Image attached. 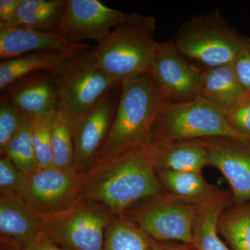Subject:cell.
<instances>
[{"instance_id": "6da1fadb", "label": "cell", "mask_w": 250, "mask_h": 250, "mask_svg": "<svg viewBox=\"0 0 250 250\" xmlns=\"http://www.w3.org/2000/svg\"><path fill=\"white\" fill-rule=\"evenodd\" d=\"M164 193L149 140L122 154L100 159L81 175L80 200L100 204L118 216Z\"/></svg>"}, {"instance_id": "7a4b0ae2", "label": "cell", "mask_w": 250, "mask_h": 250, "mask_svg": "<svg viewBox=\"0 0 250 250\" xmlns=\"http://www.w3.org/2000/svg\"><path fill=\"white\" fill-rule=\"evenodd\" d=\"M164 102L149 74L123 81L114 118L98 160L147 142Z\"/></svg>"}, {"instance_id": "3957f363", "label": "cell", "mask_w": 250, "mask_h": 250, "mask_svg": "<svg viewBox=\"0 0 250 250\" xmlns=\"http://www.w3.org/2000/svg\"><path fill=\"white\" fill-rule=\"evenodd\" d=\"M155 29L154 18L134 14L92 49L95 62L119 83L147 73L159 43L154 38Z\"/></svg>"}, {"instance_id": "277c9868", "label": "cell", "mask_w": 250, "mask_h": 250, "mask_svg": "<svg viewBox=\"0 0 250 250\" xmlns=\"http://www.w3.org/2000/svg\"><path fill=\"white\" fill-rule=\"evenodd\" d=\"M172 40L188 58L212 68L233 64L250 37L242 35L214 11L188 20Z\"/></svg>"}, {"instance_id": "5b68a950", "label": "cell", "mask_w": 250, "mask_h": 250, "mask_svg": "<svg viewBox=\"0 0 250 250\" xmlns=\"http://www.w3.org/2000/svg\"><path fill=\"white\" fill-rule=\"evenodd\" d=\"M214 137L243 139L230 127L223 112L200 97L185 103L164 101L149 139L172 142Z\"/></svg>"}, {"instance_id": "8992f818", "label": "cell", "mask_w": 250, "mask_h": 250, "mask_svg": "<svg viewBox=\"0 0 250 250\" xmlns=\"http://www.w3.org/2000/svg\"><path fill=\"white\" fill-rule=\"evenodd\" d=\"M51 73L58 94V111L67 115L72 123L121 84L98 67L92 49L74 54Z\"/></svg>"}, {"instance_id": "52a82bcc", "label": "cell", "mask_w": 250, "mask_h": 250, "mask_svg": "<svg viewBox=\"0 0 250 250\" xmlns=\"http://www.w3.org/2000/svg\"><path fill=\"white\" fill-rule=\"evenodd\" d=\"M203 205L184 201L165 192L121 216L134 223L154 241L193 244L194 223Z\"/></svg>"}, {"instance_id": "ba28073f", "label": "cell", "mask_w": 250, "mask_h": 250, "mask_svg": "<svg viewBox=\"0 0 250 250\" xmlns=\"http://www.w3.org/2000/svg\"><path fill=\"white\" fill-rule=\"evenodd\" d=\"M116 216L100 204L80 200L69 209L45 218L43 234L69 250H103L106 229Z\"/></svg>"}, {"instance_id": "9c48e42d", "label": "cell", "mask_w": 250, "mask_h": 250, "mask_svg": "<svg viewBox=\"0 0 250 250\" xmlns=\"http://www.w3.org/2000/svg\"><path fill=\"white\" fill-rule=\"evenodd\" d=\"M203 71L170 40L159 42L147 73L164 101L185 103L200 98Z\"/></svg>"}, {"instance_id": "30bf717a", "label": "cell", "mask_w": 250, "mask_h": 250, "mask_svg": "<svg viewBox=\"0 0 250 250\" xmlns=\"http://www.w3.org/2000/svg\"><path fill=\"white\" fill-rule=\"evenodd\" d=\"M81 174L75 170L38 167L28 174L22 198L38 214L49 218L80 200Z\"/></svg>"}, {"instance_id": "8fae6325", "label": "cell", "mask_w": 250, "mask_h": 250, "mask_svg": "<svg viewBox=\"0 0 250 250\" xmlns=\"http://www.w3.org/2000/svg\"><path fill=\"white\" fill-rule=\"evenodd\" d=\"M121 84L112 88L83 116L72 123L75 169L85 173L98 161L114 118Z\"/></svg>"}, {"instance_id": "7c38bea8", "label": "cell", "mask_w": 250, "mask_h": 250, "mask_svg": "<svg viewBox=\"0 0 250 250\" xmlns=\"http://www.w3.org/2000/svg\"><path fill=\"white\" fill-rule=\"evenodd\" d=\"M133 15L108 7L98 0H67L54 32L70 42L89 40L99 43Z\"/></svg>"}, {"instance_id": "4fadbf2b", "label": "cell", "mask_w": 250, "mask_h": 250, "mask_svg": "<svg viewBox=\"0 0 250 250\" xmlns=\"http://www.w3.org/2000/svg\"><path fill=\"white\" fill-rule=\"evenodd\" d=\"M208 152L210 166L221 172L235 204L250 202V141L232 137L198 139Z\"/></svg>"}, {"instance_id": "5bb4252c", "label": "cell", "mask_w": 250, "mask_h": 250, "mask_svg": "<svg viewBox=\"0 0 250 250\" xmlns=\"http://www.w3.org/2000/svg\"><path fill=\"white\" fill-rule=\"evenodd\" d=\"M1 93L29 118L52 116L58 111V94L52 73L41 71L16 80Z\"/></svg>"}, {"instance_id": "9a60e30c", "label": "cell", "mask_w": 250, "mask_h": 250, "mask_svg": "<svg viewBox=\"0 0 250 250\" xmlns=\"http://www.w3.org/2000/svg\"><path fill=\"white\" fill-rule=\"evenodd\" d=\"M90 49L89 45L70 42L55 32L38 31L20 25L0 26L1 61L39 51L79 53Z\"/></svg>"}, {"instance_id": "2e32d148", "label": "cell", "mask_w": 250, "mask_h": 250, "mask_svg": "<svg viewBox=\"0 0 250 250\" xmlns=\"http://www.w3.org/2000/svg\"><path fill=\"white\" fill-rule=\"evenodd\" d=\"M45 220L21 197L0 195L1 240L18 248L43 233Z\"/></svg>"}, {"instance_id": "e0dca14e", "label": "cell", "mask_w": 250, "mask_h": 250, "mask_svg": "<svg viewBox=\"0 0 250 250\" xmlns=\"http://www.w3.org/2000/svg\"><path fill=\"white\" fill-rule=\"evenodd\" d=\"M156 172H198L210 166L208 152L198 139L156 142L151 141Z\"/></svg>"}, {"instance_id": "ac0fdd59", "label": "cell", "mask_w": 250, "mask_h": 250, "mask_svg": "<svg viewBox=\"0 0 250 250\" xmlns=\"http://www.w3.org/2000/svg\"><path fill=\"white\" fill-rule=\"evenodd\" d=\"M237 77L233 64L204 69L201 98L224 114L248 96Z\"/></svg>"}, {"instance_id": "d6986e66", "label": "cell", "mask_w": 250, "mask_h": 250, "mask_svg": "<svg viewBox=\"0 0 250 250\" xmlns=\"http://www.w3.org/2000/svg\"><path fill=\"white\" fill-rule=\"evenodd\" d=\"M156 173L166 193L184 201L206 205L225 192L208 183L201 172L159 171Z\"/></svg>"}, {"instance_id": "ffe728a7", "label": "cell", "mask_w": 250, "mask_h": 250, "mask_svg": "<svg viewBox=\"0 0 250 250\" xmlns=\"http://www.w3.org/2000/svg\"><path fill=\"white\" fill-rule=\"evenodd\" d=\"M76 54L78 53L54 50L39 51L1 61L0 90L2 91L16 80L30 74L53 71L65 60Z\"/></svg>"}, {"instance_id": "44dd1931", "label": "cell", "mask_w": 250, "mask_h": 250, "mask_svg": "<svg viewBox=\"0 0 250 250\" xmlns=\"http://www.w3.org/2000/svg\"><path fill=\"white\" fill-rule=\"evenodd\" d=\"M233 202L231 193L224 192L202 206L193 226V243L197 250H230L220 239L218 230L220 215Z\"/></svg>"}, {"instance_id": "7402d4cb", "label": "cell", "mask_w": 250, "mask_h": 250, "mask_svg": "<svg viewBox=\"0 0 250 250\" xmlns=\"http://www.w3.org/2000/svg\"><path fill=\"white\" fill-rule=\"evenodd\" d=\"M66 1L67 0H21L12 25L54 32L62 19Z\"/></svg>"}, {"instance_id": "603a6c76", "label": "cell", "mask_w": 250, "mask_h": 250, "mask_svg": "<svg viewBox=\"0 0 250 250\" xmlns=\"http://www.w3.org/2000/svg\"><path fill=\"white\" fill-rule=\"evenodd\" d=\"M230 206L219 216V234L233 250H250V202Z\"/></svg>"}, {"instance_id": "cb8c5ba5", "label": "cell", "mask_w": 250, "mask_h": 250, "mask_svg": "<svg viewBox=\"0 0 250 250\" xmlns=\"http://www.w3.org/2000/svg\"><path fill=\"white\" fill-rule=\"evenodd\" d=\"M152 243L134 223L116 215L106 229L103 250H152Z\"/></svg>"}, {"instance_id": "d4e9b609", "label": "cell", "mask_w": 250, "mask_h": 250, "mask_svg": "<svg viewBox=\"0 0 250 250\" xmlns=\"http://www.w3.org/2000/svg\"><path fill=\"white\" fill-rule=\"evenodd\" d=\"M50 127L54 167L75 170V147L70 118L62 111H56L51 117Z\"/></svg>"}, {"instance_id": "484cf974", "label": "cell", "mask_w": 250, "mask_h": 250, "mask_svg": "<svg viewBox=\"0 0 250 250\" xmlns=\"http://www.w3.org/2000/svg\"><path fill=\"white\" fill-rule=\"evenodd\" d=\"M24 173L29 174L38 168L37 161L31 141L30 120L25 114L18 131L9 141L4 155Z\"/></svg>"}, {"instance_id": "4316f807", "label": "cell", "mask_w": 250, "mask_h": 250, "mask_svg": "<svg viewBox=\"0 0 250 250\" xmlns=\"http://www.w3.org/2000/svg\"><path fill=\"white\" fill-rule=\"evenodd\" d=\"M51 117L29 118L31 141L37 161L38 167H53L52 140H51Z\"/></svg>"}, {"instance_id": "83f0119b", "label": "cell", "mask_w": 250, "mask_h": 250, "mask_svg": "<svg viewBox=\"0 0 250 250\" xmlns=\"http://www.w3.org/2000/svg\"><path fill=\"white\" fill-rule=\"evenodd\" d=\"M24 113L4 95L0 100V153L4 155L9 141L18 131Z\"/></svg>"}, {"instance_id": "f1b7e54d", "label": "cell", "mask_w": 250, "mask_h": 250, "mask_svg": "<svg viewBox=\"0 0 250 250\" xmlns=\"http://www.w3.org/2000/svg\"><path fill=\"white\" fill-rule=\"evenodd\" d=\"M28 174L14 165L7 156L0 159V195L22 197Z\"/></svg>"}, {"instance_id": "f546056e", "label": "cell", "mask_w": 250, "mask_h": 250, "mask_svg": "<svg viewBox=\"0 0 250 250\" xmlns=\"http://www.w3.org/2000/svg\"><path fill=\"white\" fill-rule=\"evenodd\" d=\"M224 115L230 127L243 139L250 141V95Z\"/></svg>"}, {"instance_id": "4dcf8cb0", "label": "cell", "mask_w": 250, "mask_h": 250, "mask_svg": "<svg viewBox=\"0 0 250 250\" xmlns=\"http://www.w3.org/2000/svg\"><path fill=\"white\" fill-rule=\"evenodd\" d=\"M233 66L243 89L250 95V41L233 62Z\"/></svg>"}, {"instance_id": "1f68e13d", "label": "cell", "mask_w": 250, "mask_h": 250, "mask_svg": "<svg viewBox=\"0 0 250 250\" xmlns=\"http://www.w3.org/2000/svg\"><path fill=\"white\" fill-rule=\"evenodd\" d=\"M21 0H0V26L12 25Z\"/></svg>"}, {"instance_id": "d6a6232c", "label": "cell", "mask_w": 250, "mask_h": 250, "mask_svg": "<svg viewBox=\"0 0 250 250\" xmlns=\"http://www.w3.org/2000/svg\"><path fill=\"white\" fill-rule=\"evenodd\" d=\"M18 249L19 250H69L56 244L53 241L47 238L43 233Z\"/></svg>"}, {"instance_id": "836d02e7", "label": "cell", "mask_w": 250, "mask_h": 250, "mask_svg": "<svg viewBox=\"0 0 250 250\" xmlns=\"http://www.w3.org/2000/svg\"><path fill=\"white\" fill-rule=\"evenodd\" d=\"M152 250H197L193 244L169 243L152 239Z\"/></svg>"}, {"instance_id": "e575fe53", "label": "cell", "mask_w": 250, "mask_h": 250, "mask_svg": "<svg viewBox=\"0 0 250 250\" xmlns=\"http://www.w3.org/2000/svg\"><path fill=\"white\" fill-rule=\"evenodd\" d=\"M19 250V249L12 243L1 240V250Z\"/></svg>"}]
</instances>
